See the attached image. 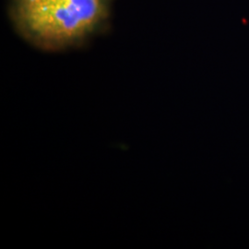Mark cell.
<instances>
[{"instance_id": "1", "label": "cell", "mask_w": 249, "mask_h": 249, "mask_svg": "<svg viewBox=\"0 0 249 249\" xmlns=\"http://www.w3.org/2000/svg\"><path fill=\"white\" fill-rule=\"evenodd\" d=\"M113 0H11L18 34L46 51L84 45L107 27Z\"/></svg>"}]
</instances>
